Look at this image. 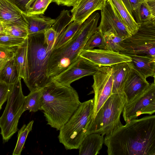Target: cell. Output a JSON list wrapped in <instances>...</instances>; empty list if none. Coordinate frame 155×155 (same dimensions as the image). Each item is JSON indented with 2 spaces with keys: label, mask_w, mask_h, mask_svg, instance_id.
I'll return each instance as SVG.
<instances>
[{
  "label": "cell",
  "mask_w": 155,
  "mask_h": 155,
  "mask_svg": "<svg viewBox=\"0 0 155 155\" xmlns=\"http://www.w3.org/2000/svg\"><path fill=\"white\" fill-rule=\"evenodd\" d=\"M106 135L108 155H155V115L126 123Z\"/></svg>",
  "instance_id": "1"
},
{
  "label": "cell",
  "mask_w": 155,
  "mask_h": 155,
  "mask_svg": "<svg viewBox=\"0 0 155 155\" xmlns=\"http://www.w3.org/2000/svg\"><path fill=\"white\" fill-rule=\"evenodd\" d=\"M81 103L77 92L71 85H61L52 80L41 89L40 110L43 111L47 124L57 130L69 119Z\"/></svg>",
  "instance_id": "2"
},
{
  "label": "cell",
  "mask_w": 155,
  "mask_h": 155,
  "mask_svg": "<svg viewBox=\"0 0 155 155\" xmlns=\"http://www.w3.org/2000/svg\"><path fill=\"white\" fill-rule=\"evenodd\" d=\"M100 17L95 12L81 25L73 37L65 44L53 49L49 62V74L51 78L74 62L90 37L97 31Z\"/></svg>",
  "instance_id": "3"
},
{
  "label": "cell",
  "mask_w": 155,
  "mask_h": 155,
  "mask_svg": "<svg viewBox=\"0 0 155 155\" xmlns=\"http://www.w3.org/2000/svg\"><path fill=\"white\" fill-rule=\"evenodd\" d=\"M27 42L28 76L24 81L32 92L41 89L52 80L48 69L52 51H47L44 32L28 35Z\"/></svg>",
  "instance_id": "4"
},
{
  "label": "cell",
  "mask_w": 155,
  "mask_h": 155,
  "mask_svg": "<svg viewBox=\"0 0 155 155\" xmlns=\"http://www.w3.org/2000/svg\"><path fill=\"white\" fill-rule=\"evenodd\" d=\"M93 107V99L81 103L69 119L60 129L59 140L66 150L79 148L87 136Z\"/></svg>",
  "instance_id": "5"
},
{
  "label": "cell",
  "mask_w": 155,
  "mask_h": 155,
  "mask_svg": "<svg viewBox=\"0 0 155 155\" xmlns=\"http://www.w3.org/2000/svg\"><path fill=\"white\" fill-rule=\"evenodd\" d=\"M125 105L124 93L111 95L90 121L86 135L92 133L107 135L122 125L120 116Z\"/></svg>",
  "instance_id": "6"
},
{
  "label": "cell",
  "mask_w": 155,
  "mask_h": 155,
  "mask_svg": "<svg viewBox=\"0 0 155 155\" xmlns=\"http://www.w3.org/2000/svg\"><path fill=\"white\" fill-rule=\"evenodd\" d=\"M21 78L10 84L7 103L0 117L1 134L3 143L7 142L18 130L19 118L24 112L25 97L22 89Z\"/></svg>",
  "instance_id": "7"
},
{
  "label": "cell",
  "mask_w": 155,
  "mask_h": 155,
  "mask_svg": "<svg viewBox=\"0 0 155 155\" xmlns=\"http://www.w3.org/2000/svg\"><path fill=\"white\" fill-rule=\"evenodd\" d=\"M137 31L124 39L120 53L128 55H147L155 58V19L138 23Z\"/></svg>",
  "instance_id": "8"
},
{
  "label": "cell",
  "mask_w": 155,
  "mask_h": 155,
  "mask_svg": "<svg viewBox=\"0 0 155 155\" xmlns=\"http://www.w3.org/2000/svg\"><path fill=\"white\" fill-rule=\"evenodd\" d=\"M93 78L94 83L92 87L94 95L93 98V111L90 121L94 118L101 107L112 94L113 77L111 67H100L98 71L93 75Z\"/></svg>",
  "instance_id": "9"
},
{
  "label": "cell",
  "mask_w": 155,
  "mask_h": 155,
  "mask_svg": "<svg viewBox=\"0 0 155 155\" xmlns=\"http://www.w3.org/2000/svg\"><path fill=\"white\" fill-rule=\"evenodd\" d=\"M155 112V83L150 84L141 94L124 107L123 116L126 123L137 119L139 116Z\"/></svg>",
  "instance_id": "10"
},
{
  "label": "cell",
  "mask_w": 155,
  "mask_h": 155,
  "mask_svg": "<svg viewBox=\"0 0 155 155\" xmlns=\"http://www.w3.org/2000/svg\"><path fill=\"white\" fill-rule=\"evenodd\" d=\"M100 66L80 56L73 63L51 79L58 84L70 86L82 77L94 75Z\"/></svg>",
  "instance_id": "11"
},
{
  "label": "cell",
  "mask_w": 155,
  "mask_h": 155,
  "mask_svg": "<svg viewBox=\"0 0 155 155\" xmlns=\"http://www.w3.org/2000/svg\"><path fill=\"white\" fill-rule=\"evenodd\" d=\"M101 11V20L97 31L103 35L111 32L124 39L131 36L110 0H107L105 6Z\"/></svg>",
  "instance_id": "12"
},
{
  "label": "cell",
  "mask_w": 155,
  "mask_h": 155,
  "mask_svg": "<svg viewBox=\"0 0 155 155\" xmlns=\"http://www.w3.org/2000/svg\"><path fill=\"white\" fill-rule=\"evenodd\" d=\"M79 56L99 66H109L123 62L131 61L129 56L108 50L98 49L82 50Z\"/></svg>",
  "instance_id": "13"
},
{
  "label": "cell",
  "mask_w": 155,
  "mask_h": 155,
  "mask_svg": "<svg viewBox=\"0 0 155 155\" xmlns=\"http://www.w3.org/2000/svg\"><path fill=\"white\" fill-rule=\"evenodd\" d=\"M25 13L12 0H0V22L4 25H17L27 28Z\"/></svg>",
  "instance_id": "14"
},
{
  "label": "cell",
  "mask_w": 155,
  "mask_h": 155,
  "mask_svg": "<svg viewBox=\"0 0 155 155\" xmlns=\"http://www.w3.org/2000/svg\"><path fill=\"white\" fill-rule=\"evenodd\" d=\"M130 68L124 89L126 105L143 93L150 84L146 79L143 78L134 69Z\"/></svg>",
  "instance_id": "15"
},
{
  "label": "cell",
  "mask_w": 155,
  "mask_h": 155,
  "mask_svg": "<svg viewBox=\"0 0 155 155\" xmlns=\"http://www.w3.org/2000/svg\"><path fill=\"white\" fill-rule=\"evenodd\" d=\"M107 0H78L71 10L72 18L71 22L82 24L93 13L101 10Z\"/></svg>",
  "instance_id": "16"
},
{
  "label": "cell",
  "mask_w": 155,
  "mask_h": 155,
  "mask_svg": "<svg viewBox=\"0 0 155 155\" xmlns=\"http://www.w3.org/2000/svg\"><path fill=\"white\" fill-rule=\"evenodd\" d=\"M131 61L128 62L130 67L134 69L143 78L155 76V58L147 55H128Z\"/></svg>",
  "instance_id": "17"
},
{
  "label": "cell",
  "mask_w": 155,
  "mask_h": 155,
  "mask_svg": "<svg viewBox=\"0 0 155 155\" xmlns=\"http://www.w3.org/2000/svg\"><path fill=\"white\" fill-rule=\"evenodd\" d=\"M113 77L112 94H123L124 86L130 68L128 62H123L111 65Z\"/></svg>",
  "instance_id": "18"
},
{
  "label": "cell",
  "mask_w": 155,
  "mask_h": 155,
  "mask_svg": "<svg viewBox=\"0 0 155 155\" xmlns=\"http://www.w3.org/2000/svg\"><path fill=\"white\" fill-rule=\"evenodd\" d=\"M25 16L28 35L44 33L51 28L55 21V19L43 15H31L25 12Z\"/></svg>",
  "instance_id": "19"
},
{
  "label": "cell",
  "mask_w": 155,
  "mask_h": 155,
  "mask_svg": "<svg viewBox=\"0 0 155 155\" xmlns=\"http://www.w3.org/2000/svg\"><path fill=\"white\" fill-rule=\"evenodd\" d=\"M104 136L98 133L87 135L80 145L79 155H97L104 143Z\"/></svg>",
  "instance_id": "20"
},
{
  "label": "cell",
  "mask_w": 155,
  "mask_h": 155,
  "mask_svg": "<svg viewBox=\"0 0 155 155\" xmlns=\"http://www.w3.org/2000/svg\"><path fill=\"white\" fill-rule=\"evenodd\" d=\"M27 38L20 45L16 47L14 59L17 68L19 76L25 81L28 76L27 52Z\"/></svg>",
  "instance_id": "21"
},
{
  "label": "cell",
  "mask_w": 155,
  "mask_h": 155,
  "mask_svg": "<svg viewBox=\"0 0 155 155\" xmlns=\"http://www.w3.org/2000/svg\"><path fill=\"white\" fill-rule=\"evenodd\" d=\"M124 25L131 35L137 31L139 25L121 0H110Z\"/></svg>",
  "instance_id": "22"
},
{
  "label": "cell",
  "mask_w": 155,
  "mask_h": 155,
  "mask_svg": "<svg viewBox=\"0 0 155 155\" xmlns=\"http://www.w3.org/2000/svg\"><path fill=\"white\" fill-rule=\"evenodd\" d=\"M132 13L137 23L155 19V0H145Z\"/></svg>",
  "instance_id": "23"
},
{
  "label": "cell",
  "mask_w": 155,
  "mask_h": 155,
  "mask_svg": "<svg viewBox=\"0 0 155 155\" xmlns=\"http://www.w3.org/2000/svg\"><path fill=\"white\" fill-rule=\"evenodd\" d=\"M20 78L14 56L6 62L0 70V81L10 84L15 83Z\"/></svg>",
  "instance_id": "24"
},
{
  "label": "cell",
  "mask_w": 155,
  "mask_h": 155,
  "mask_svg": "<svg viewBox=\"0 0 155 155\" xmlns=\"http://www.w3.org/2000/svg\"><path fill=\"white\" fill-rule=\"evenodd\" d=\"M81 24L75 21L71 22L58 36L53 49L61 47L70 40L77 31Z\"/></svg>",
  "instance_id": "25"
},
{
  "label": "cell",
  "mask_w": 155,
  "mask_h": 155,
  "mask_svg": "<svg viewBox=\"0 0 155 155\" xmlns=\"http://www.w3.org/2000/svg\"><path fill=\"white\" fill-rule=\"evenodd\" d=\"M52 0H29L25 7V12L31 15H43Z\"/></svg>",
  "instance_id": "26"
},
{
  "label": "cell",
  "mask_w": 155,
  "mask_h": 155,
  "mask_svg": "<svg viewBox=\"0 0 155 155\" xmlns=\"http://www.w3.org/2000/svg\"><path fill=\"white\" fill-rule=\"evenodd\" d=\"M72 18V16L70 15V11L64 9L55 19V21L51 28L56 32L58 38L71 22Z\"/></svg>",
  "instance_id": "27"
},
{
  "label": "cell",
  "mask_w": 155,
  "mask_h": 155,
  "mask_svg": "<svg viewBox=\"0 0 155 155\" xmlns=\"http://www.w3.org/2000/svg\"><path fill=\"white\" fill-rule=\"evenodd\" d=\"M41 89L30 92L25 97L24 112L27 110L30 112H36L40 109V98Z\"/></svg>",
  "instance_id": "28"
},
{
  "label": "cell",
  "mask_w": 155,
  "mask_h": 155,
  "mask_svg": "<svg viewBox=\"0 0 155 155\" xmlns=\"http://www.w3.org/2000/svg\"><path fill=\"white\" fill-rule=\"evenodd\" d=\"M33 123L34 121L32 120L27 125L24 124L18 131V140L12 155L21 154L27 136L32 130Z\"/></svg>",
  "instance_id": "29"
},
{
  "label": "cell",
  "mask_w": 155,
  "mask_h": 155,
  "mask_svg": "<svg viewBox=\"0 0 155 155\" xmlns=\"http://www.w3.org/2000/svg\"><path fill=\"white\" fill-rule=\"evenodd\" d=\"M103 35L105 44V49L119 52L124 50L121 43L124 39L111 32L107 33Z\"/></svg>",
  "instance_id": "30"
},
{
  "label": "cell",
  "mask_w": 155,
  "mask_h": 155,
  "mask_svg": "<svg viewBox=\"0 0 155 155\" xmlns=\"http://www.w3.org/2000/svg\"><path fill=\"white\" fill-rule=\"evenodd\" d=\"M95 47L105 48L104 35L97 30L88 39L83 50L93 49Z\"/></svg>",
  "instance_id": "31"
},
{
  "label": "cell",
  "mask_w": 155,
  "mask_h": 155,
  "mask_svg": "<svg viewBox=\"0 0 155 155\" xmlns=\"http://www.w3.org/2000/svg\"><path fill=\"white\" fill-rule=\"evenodd\" d=\"M4 32L14 36L26 38L28 35L27 28L17 25H4Z\"/></svg>",
  "instance_id": "32"
},
{
  "label": "cell",
  "mask_w": 155,
  "mask_h": 155,
  "mask_svg": "<svg viewBox=\"0 0 155 155\" xmlns=\"http://www.w3.org/2000/svg\"><path fill=\"white\" fill-rule=\"evenodd\" d=\"M25 39L12 36L4 32H0V45L17 47L21 45Z\"/></svg>",
  "instance_id": "33"
},
{
  "label": "cell",
  "mask_w": 155,
  "mask_h": 155,
  "mask_svg": "<svg viewBox=\"0 0 155 155\" xmlns=\"http://www.w3.org/2000/svg\"><path fill=\"white\" fill-rule=\"evenodd\" d=\"M16 48L0 45V70L7 61L14 57Z\"/></svg>",
  "instance_id": "34"
},
{
  "label": "cell",
  "mask_w": 155,
  "mask_h": 155,
  "mask_svg": "<svg viewBox=\"0 0 155 155\" xmlns=\"http://www.w3.org/2000/svg\"><path fill=\"white\" fill-rule=\"evenodd\" d=\"M48 51H52L58 37L56 32L51 28L44 32Z\"/></svg>",
  "instance_id": "35"
},
{
  "label": "cell",
  "mask_w": 155,
  "mask_h": 155,
  "mask_svg": "<svg viewBox=\"0 0 155 155\" xmlns=\"http://www.w3.org/2000/svg\"><path fill=\"white\" fill-rule=\"evenodd\" d=\"M10 87V84L0 81V110L3 104L8 99Z\"/></svg>",
  "instance_id": "36"
},
{
  "label": "cell",
  "mask_w": 155,
  "mask_h": 155,
  "mask_svg": "<svg viewBox=\"0 0 155 155\" xmlns=\"http://www.w3.org/2000/svg\"><path fill=\"white\" fill-rule=\"evenodd\" d=\"M78 0H52L58 5H62L68 7L73 6Z\"/></svg>",
  "instance_id": "37"
},
{
  "label": "cell",
  "mask_w": 155,
  "mask_h": 155,
  "mask_svg": "<svg viewBox=\"0 0 155 155\" xmlns=\"http://www.w3.org/2000/svg\"><path fill=\"white\" fill-rule=\"evenodd\" d=\"M29 0H12L22 10L25 12V7Z\"/></svg>",
  "instance_id": "38"
},
{
  "label": "cell",
  "mask_w": 155,
  "mask_h": 155,
  "mask_svg": "<svg viewBox=\"0 0 155 155\" xmlns=\"http://www.w3.org/2000/svg\"><path fill=\"white\" fill-rule=\"evenodd\" d=\"M129 1L131 5L132 11H133L137 9L145 0H129Z\"/></svg>",
  "instance_id": "39"
},
{
  "label": "cell",
  "mask_w": 155,
  "mask_h": 155,
  "mask_svg": "<svg viewBox=\"0 0 155 155\" xmlns=\"http://www.w3.org/2000/svg\"><path fill=\"white\" fill-rule=\"evenodd\" d=\"M130 14L133 15L132 9L129 0H121Z\"/></svg>",
  "instance_id": "40"
},
{
  "label": "cell",
  "mask_w": 155,
  "mask_h": 155,
  "mask_svg": "<svg viewBox=\"0 0 155 155\" xmlns=\"http://www.w3.org/2000/svg\"><path fill=\"white\" fill-rule=\"evenodd\" d=\"M4 24L0 22V32H4Z\"/></svg>",
  "instance_id": "41"
}]
</instances>
